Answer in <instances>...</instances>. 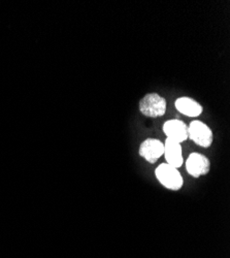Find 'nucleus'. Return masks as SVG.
I'll return each instance as SVG.
<instances>
[{"instance_id":"nucleus-8","label":"nucleus","mask_w":230,"mask_h":258,"mask_svg":"<svg viewBox=\"0 0 230 258\" xmlns=\"http://www.w3.org/2000/svg\"><path fill=\"white\" fill-rule=\"evenodd\" d=\"M176 107L181 114L191 118H196L202 113V106L199 102L190 97L178 98L176 100Z\"/></svg>"},{"instance_id":"nucleus-7","label":"nucleus","mask_w":230,"mask_h":258,"mask_svg":"<svg viewBox=\"0 0 230 258\" xmlns=\"http://www.w3.org/2000/svg\"><path fill=\"white\" fill-rule=\"evenodd\" d=\"M164 144V156L166 163L176 168H179L183 165L184 158L182 152V146L180 143L166 139Z\"/></svg>"},{"instance_id":"nucleus-2","label":"nucleus","mask_w":230,"mask_h":258,"mask_svg":"<svg viewBox=\"0 0 230 258\" xmlns=\"http://www.w3.org/2000/svg\"><path fill=\"white\" fill-rule=\"evenodd\" d=\"M139 111L145 117H161L166 112V100L157 93H149L139 101Z\"/></svg>"},{"instance_id":"nucleus-3","label":"nucleus","mask_w":230,"mask_h":258,"mask_svg":"<svg viewBox=\"0 0 230 258\" xmlns=\"http://www.w3.org/2000/svg\"><path fill=\"white\" fill-rule=\"evenodd\" d=\"M188 138L202 148H208L213 143V133L211 128L203 122L194 120L188 126Z\"/></svg>"},{"instance_id":"nucleus-1","label":"nucleus","mask_w":230,"mask_h":258,"mask_svg":"<svg viewBox=\"0 0 230 258\" xmlns=\"http://www.w3.org/2000/svg\"><path fill=\"white\" fill-rule=\"evenodd\" d=\"M155 175L161 185L170 190L178 191L184 185V179L179 169L167 163L160 164L155 170Z\"/></svg>"},{"instance_id":"nucleus-4","label":"nucleus","mask_w":230,"mask_h":258,"mask_svg":"<svg viewBox=\"0 0 230 258\" xmlns=\"http://www.w3.org/2000/svg\"><path fill=\"white\" fill-rule=\"evenodd\" d=\"M211 168V163L207 157L199 153H192L186 161V169L188 174L194 178L206 175Z\"/></svg>"},{"instance_id":"nucleus-6","label":"nucleus","mask_w":230,"mask_h":258,"mask_svg":"<svg viewBox=\"0 0 230 258\" xmlns=\"http://www.w3.org/2000/svg\"><path fill=\"white\" fill-rule=\"evenodd\" d=\"M163 132L167 139L180 144L188 139V126L181 120L173 119L166 121L163 125Z\"/></svg>"},{"instance_id":"nucleus-5","label":"nucleus","mask_w":230,"mask_h":258,"mask_svg":"<svg viewBox=\"0 0 230 258\" xmlns=\"http://www.w3.org/2000/svg\"><path fill=\"white\" fill-rule=\"evenodd\" d=\"M164 154V144L156 139H148L140 144L139 155L150 163H155Z\"/></svg>"}]
</instances>
